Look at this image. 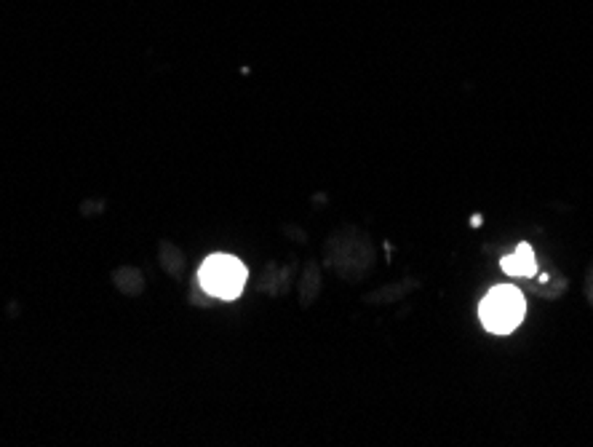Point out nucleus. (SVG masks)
Returning <instances> with one entry per match:
<instances>
[{"label":"nucleus","mask_w":593,"mask_h":447,"mask_svg":"<svg viewBox=\"0 0 593 447\" xmlns=\"http://www.w3.org/2000/svg\"><path fill=\"white\" fill-rule=\"evenodd\" d=\"M524 308V298L516 287H494L481 300V322L494 335H508L521 325Z\"/></svg>","instance_id":"nucleus-1"},{"label":"nucleus","mask_w":593,"mask_h":447,"mask_svg":"<svg viewBox=\"0 0 593 447\" xmlns=\"http://www.w3.org/2000/svg\"><path fill=\"white\" fill-rule=\"evenodd\" d=\"M201 287L209 292L211 298L220 300H233L243 292L246 284V268L241 260L230 258V255H211L203 265H201Z\"/></svg>","instance_id":"nucleus-2"},{"label":"nucleus","mask_w":593,"mask_h":447,"mask_svg":"<svg viewBox=\"0 0 593 447\" xmlns=\"http://www.w3.org/2000/svg\"><path fill=\"white\" fill-rule=\"evenodd\" d=\"M535 255H532V249H529L527 244H521L516 249V255H511V258H503V270L506 273H513V276H529V273H535Z\"/></svg>","instance_id":"nucleus-3"}]
</instances>
